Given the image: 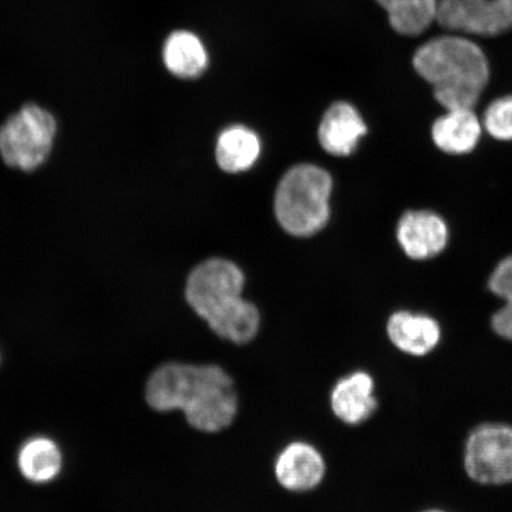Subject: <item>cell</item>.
I'll use <instances>...</instances> for the list:
<instances>
[{
  "mask_svg": "<svg viewBox=\"0 0 512 512\" xmlns=\"http://www.w3.org/2000/svg\"><path fill=\"white\" fill-rule=\"evenodd\" d=\"M145 400L160 413L182 411L191 427L207 433L229 427L238 413L232 377L214 364H163L147 380Z\"/></svg>",
  "mask_w": 512,
  "mask_h": 512,
  "instance_id": "1",
  "label": "cell"
},
{
  "mask_svg": "<svg viewBox=\"0 0 512 512\" xmlns=\"http://www.w3.org/2000/svg\"><path fill=\"white\" fill-rule=\"evenodd\" d=\"M245 277L233 262L211 259L189 275L185 298L217 336L246 344L258 335L260 313L242 298Z\"/></svg>",
  "mask_w": 512,
  "mask_h": 512,
  "instance_id": "2",
  "label": "cell"
},
{
  "mask_svg": "<svg viewBox=\"0 0 512 512\" xmlns=\"http://www.w3.org/2000/svg\"><path fill=\"white\" fill-rule=\"evenodd\" d=\"M413 67L446 111L473 110L490 80L484 51L463 36H440L422 44L413 56Z\"/></svg>",
  "mask_w": 512,
  "mask_h": 512,
  "instance_id": "3",
  "label": "cell"
},
{
  "mask_svg": "<svg viewBox=\"0 0 512 512\" xmlns=\"http://www.w3.org/2000/svg\"><path fill=\"white\" fill-rule=\"evenodd\" d=\"M332 179L316 165L294 166L281 179L275 194V214L288 234L306 238L329 220Z\"/></svg>",
  "mask_w": 512,
  "mask_h": 512,
  "instance_id": "4",
  "label": "cell"
},
{
  "mask_svg": "<svg viewBox=\"0 0 512 512\" xmlns=\"http://www.w3.org/2000/svg\"><path fill=\"white\" fill-rule=\"evenodd\" d=\"M57 136L54 113L29 102L0 124V159L11 169L36 171L53 155Z\"/></svg>",
  "mask_w": 512,
  "mask_h": 512,
  "instance_id": "5",
  "label": "cell"
},
{
  "mask_svg": "<svg viewBox=\"0 0 512 512\" xmlns=\"http://www.w3.org/2000/svg\"><path fill=\"white\" fill-rule=\"evenodd\" d=\"M465 470L484 485L512 482V427L503 424L478 426L467 438Z\"/></svg>",
  "mask_w": 512,
  "mask_h": 512,
  "instance_id": "6",
  "label": "cell"
},
{
  "mask_svg": "<svg viewBox=\"0 0 512 512\" xmlns=\"http://www.w3.org/2000/svg\"><path fill=\"white\" fill-rule=\"evenodd\" d=\"M437 21L460 34L501 35L512 29V0H439Z\"/></svg>",
  "mask_w": 512,
  "mask_h": 512,
  "instance_id": "7",
  "label": "cell"
},
{
  "mask_svg": "<svg viewBox=\"0 0 512 512\" xmlns=\"http://www.w3.org/2000/svg\"><path fill=\"white\" fill-rule=\"evenodd\" d=\"M396 238L409 259L424 261L445 251L450 229L443 217L432 210H409L401 216Z\"/></svg>",
  "mask_w": 512,
  "mask_h": 512,
  "instance_id": "8",
  "label": "cell"
},
{
  "mask_svg": "<svg viewBox=\"0 0 512 512\" xmlns=\"http://www.w3.org/2000/svg\"><path fill=\"white\" fill-rule=\"evenodd\" d=\"M275 476L285 489L296 492L310 491L322 482L325 463L315 447L293 443L284 448L275 462Z\"/></svg>",
  "mask_w": 512,
  "mask_h": 512,
  "instance_id": "9",
  "label": "cell"
},
{
  "mask_svg": "<svg viewBox=\"0 0 512 512\" xmlns=\"http://www.w3.org/2000/svg\"><path fill=\"white\" fill-rule=\"evenodd\" d=\"M367 131L366 123L354 106L347 102H337L325 113L318 137L326 152L344 157L357 149Z\"/></svg>",
  "mask_w": 512,
  "mask_h": 512,
  "instance_id": "10",
  "label": "cell"
},
{
  "mask_svg": "<svg viewBox=\"0 0 512 512\" xmlns=\"http://www.w3.org/2000/svg\"><path fill=\"white\" fill-rule=\"evenodd\" d=\"M387 334L396 348L415 357L430 354L441 339L437 320L411 311L395 312L388 320Z\"/></svg>",
  "mask_w": 512,
  "mask_h": 512,
  "instance_id": "11",
  "label": "cell"
},
{
  "mask_svg": "<svg viewBox=\"0 0 512 512\" xmlns=\"http://www.w3.org/2000/svg\"><path fill=\"white\" fill-rule=\"evenodd\" d=\"M374 390L373 377L366 371H355L339 380L332 389V411L345 424L360 425L376 411Z\"/></svg>",
  "mask_w": 512,
  "mask_h": 512,
  "instance_id": "12",
  "label": "cell"
},
{
  "mask_svg": "<svg viewBox=\"0 0 512 512\" xmlns=\"http://www.w3.org/2000/svg\"><path fill=\"white\" fill-rule=\"evenodd\" d=\"M17 469L27 482L35 485L54 483L64 466V454L57 441L48 435H34L19 446Z\"/></svg>",
  "mask_w": 512,
  "mask_h": 512,
  "instance_id": "13",
  "label": "cell"
},
{
  "mask_svg": "<svg viewBox=\"0 0 512 512\" xmlns=\"http://www.w3.org/2000/svg\"><path fill=\"white\" fill-rule=\"evenodd\" d=\"M482 133V121L471 108L448 110L434 121L431 131L434 145L452 156H464L475 150Z\"/></svg>",
  "mask_w": 512,
  "mask_h": 512,
  "instance_id": "14",
  "label": "cell"
},
{
  "mask_svg": "<svg viewBox=\"0 0 512 512\" xmlns=\"http://www.w3.org/2000/svg\"><path fill=\"white\" fill-rule=\"evenodd\" d=\"M163 59L169 72L178 78L200 76L208 66V54L200 38L189 31H175L164 44Z\"/></svg>",
  "mask_w": 512,
  "mask_h": 512,
  "instance_id": "15",
  "label": "cell"
},
{
  "mask_svg": "<svg viewBox=\"0 0 512 512\" xmlns=\"http://www.w3.org/2000/svg\"><path fill=\"white\" fill-rule=\"evenodd\" d=\"M259 155L260 140L245 126L229 127L217 140V164L232 174L251 169Z\"/></svg>",
  "mask_w": 512,
  "mask_h": 512,
  "instance_id": "16",
  "label": "cell"
},
{
  "mask_svg": "<svg viewBox=\"0 0 512 512\" xmlns=\"http://www.w3.org/2000/svg\"><path fill=\"white\" fill-rule=\"evenodd\" d=\"M386 10L392 28L405 36H418L437 21L439 0H376Z\"/></svg>",
  "mask_w": 512,
  "mask_h": 512,
  "instance_id": "17",
  "label": "cell"
},
{
  "mask_svg": "<svg viewBox=\"0 0 512 512\" xmlns=\"http://www.w3.org/2000/svg\"><path fill=\"white\" fill-rule=\"evenodd\" d=\"M488 286L504 302L492 316V329L499 337L512 342V255L499 262L490 275Z\"/></svg>",
  "mask_w": 512,
  "mask_h": 512,
  "instance_id": "18",
  "label": "cell"
},
{
  "mask_svg": "<svg viewBox=\"0 0 512 512\" xmlns=\"http://www.w3.org/2000/svg\"><path fill=\"white\" fill-rule=\"evenodd\" d=\"M482 124L492 138L512 142V95L492 101L486 107Z\"/></svg>",
  "mask_w": 512,
  "mask_h": 512,
  "instance_id": "19",
  "label": "cell"
},
{
  "mask_svg": "<svg viewBox=\"0 0 512 512\" xmlns=\"http://www.w3.org/2000/svg\"><path fill=\"white\" fill-rule=\"evenodd\" d=\"M424 512H445V511H441V510L435 509V510H427V511H424Z\"/></svg>",
  "mask_w": 512,
  "mask_h": 512,
  "instance_id": "20",
  "label": "cell"
},
{
  "mask_svg": "<svg viewBox=\"0 0 512 512\" xmlns=\"http://www.w3.org/2000/svg\"><path fill=\"white\" fill-rule=\"evenodd\" d=\"M0 360H2V356H0Z\"/></svg>",
  "mask_w": 512,
  "mask_h": 512,
  "instance_id": "21",
  "label": "cell"
}]
</instances>
